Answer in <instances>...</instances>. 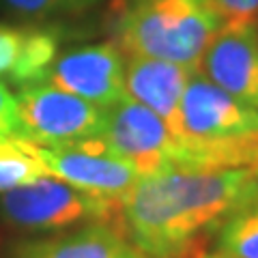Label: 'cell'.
Here are the masks:
<instances>
[{"label": "cell", "mask_w": 258, "mask_h": 258, "mask_svg": "<svg viewBox=\"0 0 258 258\" xmlns=\"http://www.w3.org/2000/svg\"><path fill=\"white\" fill-rule=\"evenodd\" d=\"M43 82L108 108L125 97V54L114 41L67 47L50 62Z\"/></svg>", "instance_id": "cell-7"}, {"label": "cell", "mask_w": 258, "mask_h": 258, "mask_svg": "<svg viewBox=\"0 0 258 258\" xmlns=\"http://www.w3.org/2000/svg\"><path fill=\"white\" fill-rule=\"evenodd\" d=\"M13 258H144L114 224H86L52 237L26 239L15 243Z\"/></svg>", "instance_id": "cell-12"}, {"label": "cell", "mask_w": 258, "mask_h": 258, "mask_svg": "<svg viewBox=\"0 0 258 258\" xmlns=\"http://www.w3.org/2000/svg\"><path fill=\"white\" fill-rule=\"evenodd\" d=\"M39 151L47 174L95 196L123 200L142 176L132 161L108 151L99 138Z\"/></svg>", "instance_id": "cell-8"}, {"label": "cell", "mask_w": 258, "mask_h": 258, "mask_svg": "<svg viewBox=\"0 0 258 258\" xmlns=\"http://www.w3.org/2000/svg\"><path fill=\"white\" fill-rule=\"evenodd\" d=\"M252 172H254V174H256V176H258V161H256V164H254V166H252Z\"/></svg>", "instance_id": "cell-20"}, {"label": "cell", "mask_w": 258, "mask_h": 258, "mask_svg": "<svg viewBox=\"0 0 258 258\" xmlns=\"http://www.w3.org/2000/svg\"><path fill=\"white\" fill-rule=\"evenodd\" d=\"M0 220L24 232H62L86 224L123 226V200L95 196L56 176L0 194Z\"/></svg>", "instance_id": "cell-3"}, {"label": "cell", "mask_w": 258, "mask_h": 258, "mask_svg": "<svg viewBox=\"0 0 258 258\" xmlns=\"http://www.w3.org/2000/svg\"><path fill=\"white\" fill-rule=\"evenodd\" d=\"M0 138H3V134H0Z\"/></svg>", "instance_id": "cell-21"}, {"label": "cell", "mask_w": 258, "mask_h": 258, "mask_svg": "<svg viewBox=\"0 0 258 258\" xmlns=\"http://www.w3.org/2000/svg\"><path fill=\"white\" fill-rule=\"evenodd\" d=\"M50 176L41 159L39 144L20 136L0 138V194Z\"/></svg>", "instance_id": "cell-13"}, {"label": "cell", "mask_w": 258, "mask_h": 258, "mask_svg": "<svg viewBox=\"0 0 258 258\" xmlns=\"http://www.w3.org/2000/svg\"><path fill=\"white\" fill-rule=\"evenodd\" d=\"M62 30L43 24L0 22V78L11 86L43 82L50 62L60 52Z\"/></svg>", "instance_id": "cell-11"}, {"label": "cell", "mask_w": 258, "mask_h": 258, "mask_svg": "<svg viewBox=\"0 0 258 258\" xmlns=\"http://www.w3.org/2000/svg\"><path fill=\"white\" fill-rule=\"evenodd\" d=\"M215 247L230 258H258V198L239 207L220 224Z\"/></svg>", "instance_id": "cell-14"}, {"label": "cell", "mask_w": 258, "mask_h": 258, "mask_svg": "<svg viewBox=\"0 0 258 258\" xmlns=\"http://www.w3.org/2000/svg\"><path fill=\"white\" fill-rule=\"evenodd\" d=\"M181 138L207 142L258 140V110L245 106L194 69L179 108Z\"/></svg>", "instance_id": "cell-6"}, {"label": "cell", "mask_w": 258, "mask_h": 258, "mask_svg": "<svg viewBox=\"0 0 258 258\" xmlns=\"http://www.w3.org/2000/svg\"><path fill=\"white\" fill-rule=\"evenodd\" d=\"M99 140L114 155L132 161L142 176L174 170L183 142L164 118L127 95L103 108Z\"/></svg>", "instance_id": "cell-5"}, {"label": "cell", "mask_w": 258, "mask_h": 258, "mask_svg": "<svg viewBox=\"0 0 258 258\" xmlns=\"http://www.w3.org/2000/svg\"><path fill=\"white\" fill-rule=\"evenodd\" d=\"M18 136L39 147H71L99 138L103 108L47 82L18 88Z\"/></svg>", "instance_id": "cell-4"}, {"label": "cell", "mask_w": 258, "mask_h": 258, "mask_svg": "<svg viewBox=\"0 0 258 258\" xmlns=\"http://www.w3.org/2000/svg\"><path fill=\"white\" fill-rule=\"evenodd\" d=\"M99 3H103V0H84V5L91 9V7H95V5H99Z\"/></svg>", "instance_id": "cell-19"}, {"label": "cell", "mask_w": 258, "mask_h": 258, "mask_svg": "<svg viewBox=\"0 0 258 258\" xmlns=\"http://www.w3.org/2000/svg\"><path fill=\"white\" fill-rule=\"evenodd\" d=\"M191 71L194 69L164 58L127 56L125 95L161 116L168 123V127L181 138L179 108Z\"/></svg>", "instance_id": "cell-10"}, {"label": "cell", "mask_w": 258, "mask_h": 258, "mask_svg": "<svg viewBox=\"0 0 258 258\" xmlns=\"http://www.w3.org/2000/svg\"><path fill=\"white\" fill-rule=\"evenodd\" d=\"M222 22H258V0H211Z\"/></svg>", "instance_id": "cell-16"}, {"label": "cell", "mask_w": 258, "mask_h": 258, "mask_svg": "<svg viewBox=\"0 0 258 258\" xmlns=\"http://www.w3.org/2000/svg\"><path fill=\"white\" fill-rule=\"evenodd\" d=\"M256 198L252 168L161 170L123 198V228L144 258H189L207 232Z\"/></svg>", "instance_id": "cell-1"}, {"label": "cell", "mask_w": 258, "mask_h": 258, "mask_svg": "<svg viewBox=\"0 0 258 258\" xmlns=\"http://www.w3.org/2000/svg\"><path fill=\"white\" fill-rule=\"evenodd\" d=\"M200 258H230V256H226V254H220V252H215V254H203Z\"/></svg>", "instance_id": "cell-18"}, {"label": "cell", "mask_w": 258, "mask_h": 258, "mask_svg": "<svg viewBox=\"0 0 258 258\" xmlns=\"http://www.w3.org/2000/svg\"><path fill=\"white\" fill-rule=\"evenodd\" d=\"M198 71L258 110V22H226L207 45Z\"/></svg>", "instance_id": "cell-9"}, {"label": "cell", "mask_w": 258, "mask_h": 258, "mask_svg": "<svg viewBox=\"0 0 258 258\" xmlns=\"http://www.w3.org/2000/svg\"><path fill=\"white\" fill-rule=\"evenodd\" d=\"M222 24L211 0H116L110 30L125 56H151L198 69Z\"/></svg>", "instance_id": "cell-2"}, {"label": "cell", "mask_w": 258, "mask_h": 258, "mask_svg": "<svg viewBox=\"0 0 258 258\" xmlns=\"http://www.w3.org/2000/svg\"><path fill=\"white\" fill-rule=\"evenodd\" d=\"M88 11L84 0H0V13L24 22H50Z\"/></svg>", "instance_id": "cell-15"}, {"label": "cell", "mask_w": 258, "mask_h": 258, "mask_svg": "<svg viewBox=\"0 0 258 258\" xmlns=\"http://www.w3.org/2000/svg\"><path fill=\"white\" fill-rule=\"evenodd\" d=\"M0 134L18 136V101L7 82L0 80Z\"/></svg>", "instance_id": "cell-17"}]
</instances>
